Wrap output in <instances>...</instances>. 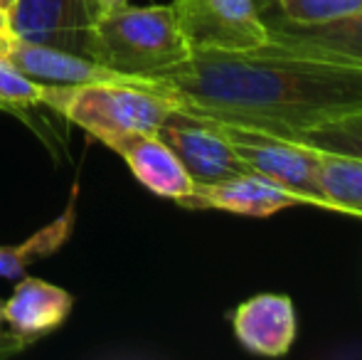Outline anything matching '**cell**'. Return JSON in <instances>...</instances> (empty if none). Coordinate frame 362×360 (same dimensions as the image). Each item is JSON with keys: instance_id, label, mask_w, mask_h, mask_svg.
Wrapping results in <instances>:
<instances>
[{"instance_id": "6da1fadb", "label": "cell", "mask_w": 362, "mask_h": 360, "mask_svg": "<svg viewBox=\"0 0 362 360\" xmlns=\"http://www.w3.org/2000/svg\"><path fill=\"white\" fill-rule=\"evenodd\" d=\"M146 79L177 109L269 134L362 111V64L272 40L239 52H190L185 62Z\"/></svg>"}, {"instance_id": "7a4b0ae2", "label": "cell", "mask_w": 362, "mask_h": 360, "mask_svg": "<svg viewBox=\"0 0 362 360\" xmlns=\"http://www.w3.org/2000/svg\"><path fill=\"white\" fill-rule=\"evenodd\" d=\"M173 5H121L91 23L89 57L129 77H153L190 57Z\"/></svg>"}, {"instance_id": "3957f363", "label": "cell", "mask_w": 362, "mask_h": 360, "mask_svg": "<svg viewBox=\"0 0 362 360\" xmlns=\"http://www.w3.org/2000/svg\"><path fill=\"white\" fill-rule=\"evenodd\" d=\"M40 104L81 126L101 144L131 131L156 134L175 106L153 91L151 79L126 84H69L45 87Z\"/></svg>"}, {"instance_id": "277c9868", "label": "cell", "mask_w": 362, "mask_h": 360, "mask_svg": "<svg viewBox=\"0 0 362 360\" xmlns=\"http://www.w3.org/2000/svg\"><path fill=\"white\" fill-rule=\"evenodd\" d=\"M215 124L234 153L247 166V170L296 192L303 205L330 210V200L320 185V153L315 149L252 126L227 124V121H215Z\"/></svg>"}, {"instance_id": "5b68a950", "label": "cell", "mask_w": 362, "mask_h": 360, "mask_svg": "<svg viewBox=\"0 0 362 360\" xmlns=\"http://www.w3.org/2000/svg\"><path fill=\"white\" fill-rule=\"evenodd\" d=\"M170 5L192 52H239L269 42V25L257 0H173Z\"/></svg>"}, {"instance_id": "8992f818", "label": "cell", "mask_w": 362, "mask_h": 360, "mask_svg": "<svg viewBox=\"0 0 362 360\" xmlns=\"http://www.w3.org/2000/svg\"><path fill=\"white\" fill-rule=\"evenodd\" d=\"M156 134L177 156L195 185H207V182H219L232 175L247 173V166L234 153L212 119L195 116L175 106L158 126Z\"/></svg>"}, {"instance_id": "52a82bcc", "label": "cell", "mask_w": 362, "mask_h": 360, "mask_svg": "<svg viewBox=\"0 0 362 360\" xmlns=\"http://www.w3.org/2000/svg\"><path fill=\"white\" fill-rule=\"evenodd\" d=\"M8 28L25 42L89 57L91 15L86 0H15Z\"/></svg>"}, {"instance_id": "ba28073f", "label": "cell", "mask_w": 362, "mask_h": 360, "mask_svg": "<svg viewBox=\"0 0 362 360\" xmlns=\"http://www.w3.org/2000/svg\"><path fill=\"white\" fill-rule=\"evenodd\" d=\"M177 205L187 210H222L244 217H272L288 207L303 205V200L279 182L247 170L227 180L192 185V190L177 200Z\"/></svg>"}, {"instance_id": "9c48e42d", "label": "cell", "mask_w": 362, "mask_h": 360, "mask_svg": "<svg viewBox=\"0 0 362 360\" xmlns=\"http://www.w3.org/2000/svg\"><path fill=\"white\" fill-rule=\"evenodd\" d=\"M232 331L239 346L254 356H286L298 331L293 301L286 294H257L232 311Z\"/></svg>"}, {"instance_id": "30bf717a", "label": "cell", "mask_w": 362, "mask_h": 360, "mask_svg": "<svg viewBox=\"0 0 362 360\" xmlns=\"http://www.w3.org/2000/svg\"><path fill=\"white\" fill-rule=\"evenodd\" d=\"M74 308V296L62 286L35 277H20L15 291L3 301V318L8 331L28 343L57 331Z\"/></svg>"}, {"instance_id": "8fae6325", "label": "cell", "mask_w": 362, "mask_h": 360, "mask_svg": "<svg viewBox=\"0 0 362 360\" xmlns=\"http://www.w3.org/2000/svg\"><path fill=\"white\" fill-rule=\"evenodd\" d=\"M106 146L116 151L126 161L136 180L156 195L177 202L195 185L187 170L182 168V163L177 161V156L158 139V134L131 131V134L109 141Z\"/></svg>"}, {"instance_id": "7c38bea8", "label": "cell", "mask_w": 362, "mask_h": 360, "mask_svg": "<svg viewBox=\"0 0 362 360\" xmlns=\"http://www.w3.org/2000/svg\"><path fill=\"white\" fill-rule=\"evenodd\" d=\"M267 25L269 40L276 45L362 64V10L313 25H296L281 18L267 20Z\"/></svg>"}, {"instance_id": "4fadbf2b", "label": "cell", "mask_w": 362, "mask_h": 360, "mask_svg": "<svg viewBox=\"0 0 362 360\" xmlns=\"http://www.w3.org/2000/svg\"><path fill=\"white\" fill-rule=\"evenodd\" d=\"M76 192L79 187H72V195L64 207V212L59 217H54L49 225H45L42 230H37L35 235H30L25 242L13 247H0V277L5 279H20L28 272L30 265L52 257L54 252H59L64 247V242L72 237L74 222H76Z\"/></svg>"}, {"instance_id": "5bb4252c", "label": "cell", "mask_w": 362, "mask_h": 360, "mask_svg": "<svg viewBox=\"0 0 362 360\" xmlns=\"http://www.w3.org/2000/svg\"><path fill=\"white\" fill-rule=\"evenodd\" d=\"M276 136L298 141L320 153L350 156V158L362 161V111L335 116V119L320 121V124L305 126V129H291Z\"/></svg>"}, {"instance_id": "9a60e30c", "label": "cell", "mask_w": 362, "mask_h": 360, "mask_svg": "<svg viewBox=\"0 0 362 360\" xmlns=\"http://www.w3.org/2000/svg\"><path fill=\"white\" fill-rule=\"evenodd\" d=\"M320 153V151H318ZM320 185L330 210L362 220V161L320 153Z\"/></svg>"}, {"instance_id": "2e32d148", "label": "cell", "mask_w": 362, "mask_h": 360, "mask_svg": "<svg viewBox=\"0 0 362 360\" xmlns=\"http://www.w3.org/2000/svg\"><path fill=\"white\" fill-rule=\"evenodd\" d=\"M281 20L296 25L325 23L362 10V0H274Z\"/></svg>"}, {"instance_id": "e0dca14e", "label": "cell", "mask_w": 362, "mask_h": 360, "mask_svg": "<svg viewBox=\"0 0 362 360\" xmlns=\"http://www.w3.org/2000/svg\"><path fill=\"white\" fill-rule=\"evenodd\" d=\"M42 96V84L25 77L15 64L0 57V106L3 109H25L37 106Z\"/></svg>"}, {"instance_id": "ac0fdd59", "label": "cell", "mask_w": 362, "mask_h": 360, "mask_svg": "<svg viewBox=\"0 0 362 360\" xmlns=\"http://www.w3.org/2000/svg\"><path fill=\"white\" fill-rule=\"evenodd\" d=\"M30 343L25 338L15 336L13 331H3L0 333V358H8V356H18L28 348Z\"/></svg>"}, {"instance_id": "d6986e66", "label": "cell", "mask_w": 362, "mask_h": 360, "mask_svg": "<svg viewBox=\"0 0 362 360\" xmlns=\"http://www.w3.org/2000/svg\"><path fill=\"white\" fill-rule=\"evenodd\" d=\"M129 0H86V8H89V15H91V23H94L99 15L109 13V10H116L121 5H126Z\"/></svg>"}, {"instance_id": "ffe728a7", "label": "cell", "mask_w": 362, "mask_h": 360, "mask_svg": "<svg viewBox=\"0 0 362 360\" xmlns=\"http://www.w3.org/2000/svg\"><path fill=\"white\" fill-rule=\"evenodd\" d=\"M5 30H10L8 28V13H5V10H0V33H5Z\"/></svg>"}, {"instance_id": "44dd1931", "label": "cell", "mask_w": 362, "mask_h": 360, "mask_svg": "<svg viewBox=\"0 0 362 360\" xmlns=\"http://www.w3.org/2000/svg\"><path fill=\"white\" fill-rule=\"evenodd\" d=\"M13 3H15V0H0V10H5V13H8V10L13 8Z\"/></svg>"}, {"instance_id": "7402d4cb", "label": "cell", "mask_w": 362, "mask_h": 360, "mask_svg": "<svg viewBox=\"0 0 362 360\" xmlns=\"http://www.w3.org/2000/svg\"><path fill=\"white\" fill-rule=\"evenodd\" d=\"M3 323H5V318H3V301H0V333H3Z\"/></svg>"}]
</instances>
